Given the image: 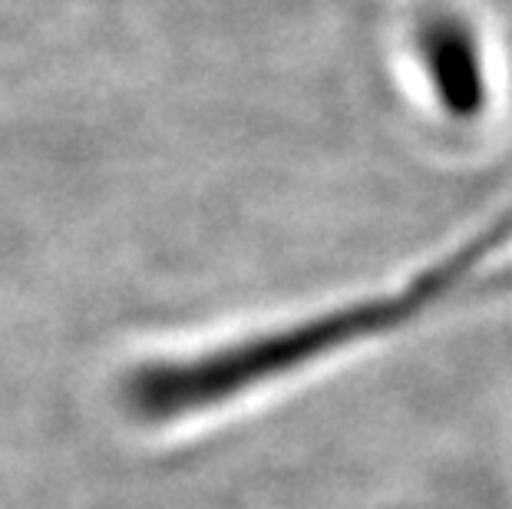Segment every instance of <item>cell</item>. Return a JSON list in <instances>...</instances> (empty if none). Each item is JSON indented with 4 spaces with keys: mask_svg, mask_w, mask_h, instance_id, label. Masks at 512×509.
<instances>
[{
    "mask_svg": "<svg viewBox=\"0 0 512 509\" xmlns=\"http://www.w3.org/2000/svg\"><path fill=\"white\" fill-rule=\"evenodd\" d=\"M509 238L512 232L506 225L486 232L479 242L433 265L430 272L410 281L397 295L354 301L347 308L228 344V348H215L209 354L146 364L126 387L129 407L139 417L166 424V420L219 407L225 400L245 394L248 387L275 381V377L298 371L301 364L328 357L361 338L394 331L400 324L420 318V311L440 305V301L453 298L456 291H463V285L476 281L493 258L503 255Z\"/></svg>",
    "mask_w": 512,
    "mask_h": 509,
    "instance_id": "1",
    "label": "cell"
},
{
    "mask_svg": "<svg viewBox=\"0 0 512 509\" xmlns=\"http://www.w3.org/2000/svg\"><path fill=\"white\" fill-rule=\"evenodd\" d=\"M420 60L446 113L470 119L486 106L483 53L473 27L456 14H433L417 34Z\"/></svg>",
    "mask_w": 512,
    "mask_h": 509,
    "instance_id": "2",
    "label": "cell"
}]
</instances>
